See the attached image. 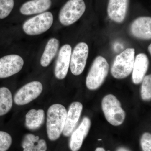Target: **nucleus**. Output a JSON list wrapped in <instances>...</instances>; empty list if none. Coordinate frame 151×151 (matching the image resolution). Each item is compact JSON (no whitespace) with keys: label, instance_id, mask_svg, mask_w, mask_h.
<instances>
[{"label":"nucleus","instance_id":"obj_1","mask_svg":"<svg viewBox=\"0 0 151 151\" xmlns=\"http://www.w3.org/2000/svg\"><path fill=\"white\" fill-rule=\"evenodd\" d=\"M67 111L60 104L52 105L49 108L47 117V132L50 141L59 139L65 126Z\"/></svg>","mask_w":151,"mask_h":151},{"label":"nucleus","instance_id":"obj_2","mask_svg":"<svg viewBox=\"0 0 151 151\" xmlns=\"http://www.w3.org/2000/svg\"><path fill=\"white\" fill-rule=\"evenodd\" d=\"M134 48H127L117 55L111 68V74L117 79H123L132 73L135 60Z\"/></svg>","mask_w":151,"mask_h":151},{"label":"nucleus","instance_id":"obj_3","mask_svg":"<svg viewBox=\"0 0 151 151\" xmlns=\"http://www.w3.org/2000/svg\"><path fill=\"white\" fill-rule=\"evenodd\" d=\"M109 64L103 56H97L92 63L86 78V85L90 90H96L103 84L109 71Z\"/></svg>","mask_w":151,"mask_h":151},{"label":"nucleus","instance_id":"obj_4","mask_svg":"<svg viewBox=\"0 0 151 151\" xmlns=\"http://www.w3.org/2000/svg\"><path fill=\"white\" fill-rule=\"evenodd\" d=\"M102 107L106 120L113 126L122 125L126 117L125 111L121 104L113 94H108L103 98Z\"/></svg>","mask_w":151,"mask_h":151},{"label":"nucleus","instance_id":"obj_5","mask_svg":"<svg viewBox=\"0 0 151 151\" xmlns=\"http://www.w3.org/2000/svg\"><path fill=\"white\" fill-rule=\"evenodd\" d=\"M53 22L52 14L45 12L27 20L24 23L23 29L28 35H39L48 30Z\"/></svg>","mask_w":151,"mask_h":151},{"label":"nucleus","instance_id":"obj_6","mask_svg":"<svg viewBox=\"0 0 151 151\" xmlns=\"http://www.w3.org/2000/svg\"><path fill=\"white\" fill-rule=\"evenodd\" d=\"M85 10L83 0H69L60 12V22L64 26L73 24L83 15Z\"/></svg>","mask_w":151,"mask_h":151},{"label":"nucleus","instance_id":"obj_7","mask_svg":"<svg viewBox=\"0 0 151 151\" xmlns=\"http://www.w3.org/2000/svg\"><path fill=\"white\" fill-rule=\"evenodd\" d=\"M43 86L38 81H33L21 87L16 93L14 101L16 105H23L35 100L41 94Z\"/></svg>","mask_w":151,"mask_h":151},{"label":"nucleus","instance_id":"obj_8","mask_svg":"<svg viewBox=\"0 0 151 151\" xmlns=\"http://www.w3.org/2000/svg\"><path fill=\"white\" fill-rule=\"evenodd\" d=\"M88 55L89 47L85 42H79L75 46L70 57V68L72 74L78 76L83 72Z\"/></svg>","mask_w":151,"mask_h":151},{"label":"nucleus","instance_id":"obj_9","mask_svg":"<svg viewBox=\"0 0 151 151\" xmlns=\"http://www.w3.org/2000/svg\"><path fill=\"white\" fill-rule=\"evenodd\" d=\"M24 61L17 55H6L0 58V78L10 77L22 70Z\"/></svg>","mask_w":151,"mask_h":151},{"label":"nucleus","instance_id":"obj_10","mask_svg":"<svg viewBox=\"0 0 151 151\" xmlns=\"http://www.w3.org/2000/svg\"><path fill=\"white\" fill-rule=\"evenodd\" d=\"M71 46L68 44L63 45L60 50L57 59L55 75L58 79H63L67 75L70 63Z\"/></svg>","mask_w":151,"mask_h":151},{"label":"nucleus","instance_id":"obj_11","mask_svg":"<svg viewBox=\"0 0 151 151\" xmlns=\"http://www.w3.org/2000/svg\"><path fill=\"white\" fill-rule=\"evenodd\" d=\"M91 121L88 117H84L78 128L71 134L69 147L72 151H78L81 147L84 139L89 132Z\"/></svg>","mask_w":151,"mask_h":151},{"label":"nucleus","instance_id":"obj_12","mask_svg":"<svg viewBox=\"0 0 151 151\" xmlns=\"http://www.w3.org/2000/svg\"><path fill=\"white\" fill-rule=\"evenodd\" d=\"M129 0H109L108 6V17L117 23L124 21L129 7Z\"/></svg>","mask_w":151,"mask_h":151},{"label":"nucleus","instance_id":"obj_13","mask_svg":"<svg viewBox=\"0 0 151 151\" xmlns=\"http://www.w3.org/2000/svg\"><path fill=\"white\" fill-rule=\"evenodd\" d=\"M132 35L137 38L150 40L151 38V18L140 17L132 22L130 27Z\"/></svg>","mask_w":151,"mask_h":151},{"label":"nucleus","instance_id":"obj_14","mask_svg":"<svg viewBox=\"0 0 151 151\" xmlns=\"http://www.w3.org/2000/svg\"><path fill=\"white\" fill-rule=\"evenodd\" d=\"M83 109V105L78 102H73L69 107L67 113L65 126L63 134L65 137H69L73 132L78 122Z\"/></svg>","mask_w":151,"mask_h":151},{"label":"nucleus","instance_id":"obj_15","mask_svg":"<svg viewBox=\"0 0 151 151\" xmlns=\"http://www.w3.org/2000/svg\"><path fill=\"white\" fill-rule=\"evenodd\" d=\"M149 65V59L146 54L142 53L137 55L132 70V81L134 84H139L142 82L147 71Z\"/></svg>","mask_w":151,"mask_h":151},{"label":"nucleus","instance_id":"obj_16","mask_svg":"<svg viewBox=\"0 0 151 151\" xmlns=\"http://www.w3.org/2000/svg\"><path fill=\"white\" fill-rule=\"evenodd\" d=\"M51 4V0H30L22 6L20 12L24 15L42 13L50 9Z\"/></svg>","mask_w":151,"mask_h":151},{"label":"nucleus","instance_id":"obj_17","mask_svg":"<svg viewBox=\"0 0 151 151\" xmlns=\"http://www.w3.org/2000/svg\"><path fill=\"white\" fill-rule=\"evenodd\" d=\"M23 151H46L47 145L45 140L40 139L38 136L27 134L24 136L22 143Z\"/></svg>","mask_w":151,"mask_h":151},{"label":"nucleus","instance_id":"obj_18","mask_svg":"<svg viewBox=\"0 0 151 151\" xmlns=\"http://www.w3.org/2000/svg\"><path fill=\"white\" fill-rule=\"evenodd\" d=\"M25 126L28 129L36 130L41 127L44 122L45 113L42 109L36 110L32 109L27 113Z\"/></svg>","mask_w":151,"mask_h":151},{"label":"nucleus","instance_id":"obj_19","mask_svg":"<svg viewBox=\"0 0 151 151\" xmlns=\"http://www.w3.org/2000/svg\"><path fill=\"white\" fill-rule=\"evenodd\" d=\"M59 46V42L57 39H50L47 43L44 51L41 56L40 64L43 67H47L55 56Z\"/></svg>","mask_w":151,"mask_h":151},{"label":"nucleus","instance_id":"obj_20","mask_svg":"<svg viewBox=\"0 0 151 151\" xmlns=\"http://www.w3.org/2000/svg\"><path fill=\"white\" fill-rule=\"evenodd\" d=\"M12 105V96L9 89L5 87H0V116L8 113Z\"/></svg>","mask_w":151,"mask_h":151},{"label":"nucleus","instance_id":"obj_21","mask_svg":"<svg viewBox=\"0 0 151 151\" xmlns=\"http://www.w3.org/2000/svg\"><path fill=\"white\" fill-rule=\"evenodd\" d=\"M141 87V96L144 100H150L151 99V75H148L143 79Z\"/></svg>","mask_w":151,"mask_h":151},{"label":"nucleus","instance_id":"obj_22","mask_svg":"<svg viewBox=\"0 0 151 151\" xmlns=\"http://www.w3.org/2000/svg\"><path fill=\"white\" fill-rule=\"evenodd\" d=\"M14 4V0H0V19L8 16Z\"/></svg>","mask_w":151,"mask_h":151},{"label":"nucleus","instance_id":"obj_23","mask_svg":"<svg viewBox=\"0 0 151 151\" xmlns=\"http://www.w3.org/2000/svg\"><path fill=\"white\" fill-rule=\"evenodd\" d=\"M12 138L8 133L0 131V151H7L12 145Z\"/></svg>","mask_w":151,"mask_h":151},{"label":"nucleus","instance_id":"obj_24","mask_svg":"<svg viewBox=\"0 0 151 151\" xmlns=\"http://www.w3.org/2000/svg\"><path fill=\"white\" fill-rule=\"evenodd\" d=\"M141 145L143 151H151V135L145 133L141 139Z\"/></svg>","mask_w":151,"mask_h":151},{"label":"nucleus","instance_id":"obj_25","mask_svg":"<svg viewBox=\"0 0 151 151\" xmlns=\"http://www.w3.org/2000/svg\"><path fill=\"white\" fill-rule=\"evenodd\" d=\"M116 151H130L129 149L126 148L122 147L119 148L117 149Z\"/></svg>","mask_w":151,"mask_h":151},{"label":"nucleus","instance_id":"obj_26","mask_svg":"<svg viewBox=\"0 0 151 151\" xmlns=\"http://www.w3.org/2000/svg\"><path fill=\"white\" fill-rule=\"evenodd\" d=\"M95 151H105V149L102 147H98L95 150Z\"/></svg>","mask_w":151,"mask_h":151},{"label":"nucleus","instance_id":"obj_27","mask_svg":"<svg viewBox=\"0 0 151 151\" xmlns=\"http://www.w3.org/2000/svg\"><path fill=\"white\" fill-rule=\"evenodd\" d=\"M151 44H150L148 47V50L150 54H151Z\"/></svg>","mask_w":151,"mask_h":151},{"label":"nucleus","instance_id":"obj_28","mask_svg":"<svg viewBox=\"0 0 151 151\" xmlns=\"http://www.w3.org/2000/svg\"><path fill=\"white\" fill-rule=\"evenodd\" d=\"M102 140V139H98V141H101Z\"/></svg>","mask_w":151,"mask_h":151}]
</instances>
